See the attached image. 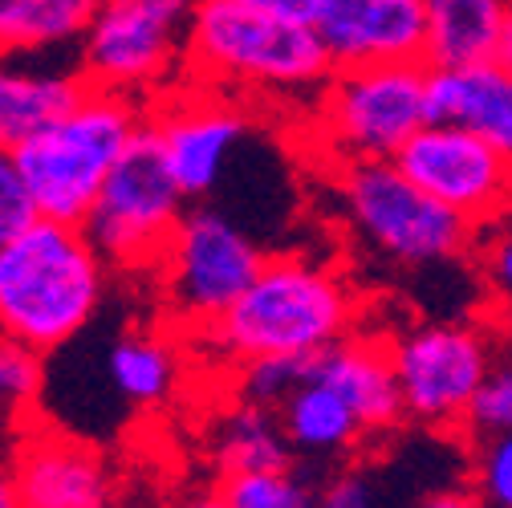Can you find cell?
Instances as JSON below:
<instances>
[{
    "mask_svg": "<svg viewBox=\"0 0 512 508\" xmlns=\"http://www.w3.org/2000/svg\"><path fill=\"white\" fill-rule=\"evenodd\" d=\"M106 297V257L82 224L41 216L0 244V338L37 354L74 342Z\"/></svg>",
    "mask_w": 512,
    "mask_h": 508,
    "instance_id": "1",
    "label": "cell"
},
{
    "mask_svg": "<svg viewBox=\"0 0 512 508\" xmlns=\"http://www.w3.org/2000/svg\"><path fill=\"white\" fill-rule=\"evenodd\" d=\"M354 313V289L334 269L289 252V257H269L240 301H232V309L200 334L232 362L269 354H322L350 338Z\"/></svg>",
    "mask_w": 512,
    "mask_h": 508,
    "instance_id": "2",
    "label": "cell"
},
{
    "mask_svg": "<svg viewBox=\"0 0 512 508\" xmlns=\"http://www.w3.org/2000/svg\"><path fill=\"white\" fill-rule=\"evenodd\" d=\"M187 61L200 74L261 94H322L334 61L313 21H289L240 0H200L187 37Z\"/></svg>",
    "mask_w": 512,
    "mask_h": 508,
    "instance_id": "3",
    "label": "cell"
},
{
    "mask_svg": "<svg viewBox=\"0 0 512 508\" xmlns=\"http://www.w3.org/2000/svg\"><path fill=\"white\" fill-rule=\"evenodd\" d=\"M139 131L143 114L135 98L86 86V94L66 114H57L13 151L41 216L86 224L114 163Z\"/></svg>",
    "mask_w": 512,
    "mask_h": 508,
    "instance_id": "4",
    "label": "cell"
},
{
    "mask_svg": "<svg viewBox=\"0 0 512 508\" xmlns=\"http://www.w3.org/2000/svg\"><path fill=\"white\" fill-rule=\"evenodd\" d=\"M338 196L358 236L399 265H439L472 248L476 224L423 187L395 159L342 163Z\"/></svg>",
    "mask_w": 512,
    "mask_h": 508,
    "instance_id": "5",
    "label": "cell"
},
{
    "mask_svg": "<svg viewBox=\"0 0 512 508\" xmlns=\"http://www.w3.org/2000/svg\"><path fill=\"white\" fill-rule=\"evenodd\" d=\"M427 78V61L334 70L317 98V139L338 163L395 159L431 122Z\"/></svg>",
    "mask_w": 512,
    "mask_h": 508,
    "instance_id": "6",
    "label": "cell"
},
{
    "mask_svg": "<svg viewBox=\"0 0 512 508\" xmlns=\"http://www.w3.org/2000/svg\"><path fill=\"white\" fill-rule=\"evenodd\" d=\"M183 216H187V192L163 159L155 126L143 122L135 143L114 163L102 196L82 228L90 232L106 265L155 269Z\"/></svg>",
    "mask_w": 512,
    "mask_h": 508,
    "instance_id": "7",
    "label": "cell"
},
{
    "mask_svg": "<svg viewBox=\"0 0 512 508\" xmlns=\"http://www.w3.org/2000/svg\"><path fill=\"white\" fill-rule=\"evenodd\" d=\"M265 252L240 224L216 208H187L159 257V281L171 313L187 326H212L240 301L252 277L265 269Z\"/></svg>",
    "mask_w": 512,
    "mask_h": 508,
    "instance_id": "8",
    "label": "cell"
},
{
    "mask_svg": "<svg viewBox=\"0 0 512 508\" xmlns=\"http://www.w3.org/2000/svg\"><path fill=\"white\" fill-rule=\"evenodd\" d=\"M200 0H118L102 5L82 37L78 70L90 86L139 98L167 82L187 53Z\"/></svg>",
    "mask_w": 512,
    "mask_h": 508,
    "instance_id": "9",
    "label": "cell"
},
{
    "mask_svg": "<svg viewBox=\"0 0 512 508\" xmlns=\"http://www.w3.org/2000/svg\"><path fill=\"white\" fill-rule=\"evenodd\" d=\"M391 362L411 419L431 427L468 423V411L492 374L488 342L468 326L431 322L391 342Z\"/></svg>",
    "mask_w": 512,
    "mask_h": 508,
    "instance_id": "10",
    "label": "cell"
},
{
    "mask_svg": "<svg viewBox=\"0 0 512 508\" xmlns=\"http://www.w3.org/2000/svg\"><path fill=\"white\" fill-rule=\"evenodd\" d=\"M427 196L468 216L476 228L500 220L512 204V159L452 122H427L395 155Z\"/></svg>",
    "mask_w": 512,
    "mask_h": 508,
    "instance_id": "11",
    "label": "cell"
},
{
    "mask_svg": "<svg viewBox=\"0 0 512 508\" xmlns=\"http://www.w3.org/2000/svg\"><path fill=\"white\" fill-rule=\"evenodd\" d=\"M313 29L334 70L427 61V0H322Z\"/></svg>",
    "mask_w": 512,
    "mask_h": 508,
    "instance_id": "12",
    "label": "cell"
},
{
    "mask_svg": "<svg viewBox=\"0 0 512 508\" xmlns=\"http://www.w3.org/2000/svg\"><path fill=\"white\" fill-rule=\"evenodd\" d=\"M9 468L25 508H110L114 500L102 452L57 427H29Z\"/></svg>",
    "mask_w": 512,
    "mask_h": 508,
    "instance_id": "13",
    "label": "cell"
},
{
    "mask_svg": "<svg viewBox=\"0 0 512 508\" xmlns=\"http://www.w3.org/2000/svg\"><path fill=\"white\" fill-rule=\"evenodd\" d=\"M163 159L179 187L191 196H208L224 175L232 147L244 139L248 118L236 102L224 98H183L151 118Z\"/></svg>",
    "mask_w": 512,
    "mask_h": 508,
    "instance_id": "14",
    "label": "cell"
},
{
    "mask_svg": "<svg viewBox=\"0 0 512 508\" xmlns=\"http://www.w3.org/2000/svg\"><path fill=\"white\" fill-rule=\"evenodd\" d=\"M427 114L431 122L464 126V131L492 143L504 159H512V74L496 61L431 70Z\"/></svg>",
    "mask_w": 512,
    "mask_h": 508,
    "instance_id": "15",
    "label": "cell"
},
{
    "mask_svg": "<svg viewBox=\"0 0 512 508\" xmlns=\"http://www.w3.org/2000/svg\"><path fill=\"white\" fill-rule=\"evenodd\" d=\"M309 378L334 387L354 407V415L362 419L366 431H391L407 415L399 378H395V362H391V346H382L374 338H342L330 350L313 354Z\"/></svg>",
    "mask_w": 512,
    "mask_h": 508,
    "instance_id": "16",
    "label": "cell"
},
{
    "mask_svg": "<svg viewBox=\"0 0 512 508\" xmlns=\"http://www.w3.org/2000/svg\"><path fill=\"white\" fill-rule=\"evenodd\" d=\"M25 57V49H0V151H17L90 86L82 70L29 66Z\"/></svg>",
    "mask_w": 512,
    "mask_h": 508,
    "instance_id": "17",
    "label": "cell"
},
{
    "mask_svg": "<svg viewBox=\"0 0 512 508\" xmlns=\"http://www.w3.org/2000/svg\"><path fill=\"white\" fill-rule=\"evenodd\" d=\"M208 452L224 480V476H240V472H285L293 464L297 448L285 435L277 407L240 399L236 407H228L216 419V427L208 435Z\"/></svg>",
    "mask_w": 512,
    "mask_h": 508,
    "instance_id": "18",
    "label": "cell"
},
{
    "mask_svg": "<svg viewBox=\"0 0 512 508\" xmlns=\"http://www.w3.org/2000/svg\"><path fill=\"white\" fill-rule=\"evenodd\" d=\"M512 0H427V66L456 70L496 57Z\"/></svg>",
    "mask_w": 512,
    "mask_h": 508,
    "instance_id": "19",
    "label": "cell"
},
{
    "mask_svg": "<svg viewBox=\"0 0 512 508\" xmlns=\"http://www.w3.org/2000/svg\"><path fill=\"white\" fill-rule=\"evenodd\" d=\"M281 423H285V435L297 452H309V456H334V452H346L366 435L362 419L354 415V407L326 383H301L281 407Z\"/></svg>",
    "mask_w": 512,
    "mask_h": 508,
    "instance_id": "20",
    "label": "cell"
},
{
    "mask_svg": "<svg viewBox=\"0 0 512 508\" xmlns=\"http://www.w3.org/2000/svg\"><path fill=\"white\" fill-rule=\"evenodd\" d=\"M102 0H0V49L45 53L82 41Z\"/></svg>",
    "mask_w": 512,
    "mask_h": 508,
    "instance_id": "21",
    "label": "cell"
},
{
    "mask_svg": "<svg viewBox=\"0 0 512 508\" xmlns=\"http://www.w3.org/2000/svg\"><path fill=\"white\" fill-rule=\"evenodd\" d=\"M106 374L114 391L135 403V407H159L171 399L175 378H179V362L175 350L151 334H126L110 346L106 354Z\"/></svg>",
    "mask_w": 512,
    "mask_h": 508,
    "instance_id": "22",
    "label": "cell"
},
{
    "mask_svg": "<svg viewBox=\"0 0 512 508\" xmlns=\"http://www.w3.org/2000/svg\"><path fill=\"white\" fill-rule=\"evenodd\" d=\"M313 374V354H269V358H248L236 370V391L248 403L281 407L301 383Z\"/></svg>",
    "mask_w": 512,
    "mask_h": 508,
    "instance_id": "23",
    "label": "cell"
},
{
    "mask_svg": "<svg viewBox=\"0 0 512 508\" xmlns=\"http://www.w3.org/2000/svg\"><path fill=\"white\" fill-rule=\"evenodd\" d=\"M220 492L232 508H322V496H317L305 480H297L289 468L285 472L224 476Z\"/></svg>",
    "mask_w": 512,
    "mask_h": 508,
    "instance_id": "24",
    "label": "cell"
},
{
    "mask_svg": "<svg viewBox=\"0 0 512 508\" xmlns=\"http://www.w3.org/2000/svg\"><path fill=\"white\" fill-rule=\"evenodd\" d=\"M41 220V208L29 192V179L13 151H0V244H9Z\"/></svg>",
    "mask_w": 512,
    "mask_h": 508,
    "instance_id": "25",
    "label": "cell"
},
{
    "mask_svg": "<svg viewBox=\"0 0 512 508\" xmlns=\"http://www.w3.org/2000/svg\"><path fill=\"white\" fill-rule=\"evenodd\" d=\"M476 488L492 508H512V427L484 435L476 456Z\"/></svg>",
    "mask_w": 512,
    "mask_h": 508,
    "instance_id": "26",
    "label": "cell"
},
{
    "mask_svg": "<svg viewBox=\"0 0 512 508\" xmlns=\"http://www.w3.org/2000/svg\"><path fill=\"white\" fill-rule=\"evenodd\" d=\"M41 391V354L0 338V407H25Z\"/></svg>",
    "mask_w": 512,
    "mask_h": 508,
    "instance_id": "27",
    "label": "cell"
},
{
    "mask_svg": "<svg viewBox=\"0 0 512 508\" xmlns=\"http://www.w3.org/2000/svg\"><path fill=\"white\" fill-rule=\"evenodd\" d=\"M468 427L476 435H496V431L512 427V362H504L488 374V383L480 387V395L468 411Z\"/></svg>",
    "mask_w": 512,
    "mask_h": 508,
    "instance_id": "28",
    "label": "cell"
},
{
    "mask_svg": "<svg viewBox=\"0 0 512 508\" xmlns=\"http://www.w3.org/2000/svg\"><path fill=\"white\" fill-rule=\"evenodd\" d=\"M484 273L500 301L512 305V224H500L484 248Z\"/></svg>",
    "mask_w": 512,
    "mask_h": 508,
    "instance_id": "29",
    "label": "cell"
},
{
    "mask_svg": "<svg viewBox=\"0 0 512 508\" xmlns=\"http://www.w3.org/2000/svg\"><path fill=\"white\" fill-rule=\"evenodd\" d=\"M317 496H322V508H374V496H370L366 480L354 476V472L334 476Z\"/></svg>",
    "mask_w": 512,
    "mask_h": 508,
    "instance_id": "30",
    "label": "cell"
},
{
    "mask_svg": "<svg viewBox=\"0 0 512 508\" xmlns=\"http://www.w3.org/2000/svg\"><path fill=\"white\" fill-rule=\"evenodd\" d=\"M240 5H252V9H265V13H277V17H289V21H313L322 0H240Z\"/></svg>",
    "mask_w": 512,
    "mask_h": 508,
    "instance_id": "31",
    "label": "cell"
},
{
    "mask_svg": "<svg viewBox=\"0 0 512 508\" xmlns=\"http://www.w3.org/2000/svg\"><path fill=\"white\" fill-rule=\"evenodd\" d=\"M0 508H25V504H21V492H17V480H13L9 460H0Z\"/></svg>",
    "mask_w": 512,
    "mask_h": 508,
    "instance_id": "32",
    "label": "cell"
},
{
    "mask_svg": "<svg viewBox=\"0 0 512 508\" xmlns=\"http://www.w3.org/2000/svg\"><path fill=\"white\" fill-rule=\"evenodd\" d=\"M492 61L512 74V5H508V17H504V29H500V41H496V57Z\"/></svg>",
    "mask_w": 512,
    "mask_h": 508,
    "instance_id": "33",
    "label": "cell"
},
{
    "mask_svg": "<svg viewBox=\"0 0 512 508\" xmlns=\"http://www.w3.org/2000/svg\"><path fill=\"white\" fill-rule=\"evenodd\" d=\"M179 508H232L228 500H224V492L216 488V492H200V496H191V500H183Z\"/></svg>",
    "mask_w": 512,
    "mask_h": 508,
    "instance_id": "34",
    "label": "cell"
},
{
    "mask_svg": "<svg viewBox=\"0 0 512 508\" xmlns=\"http://www.w3.org/2000/svg\"><path fill=\"white\" fill-rule=\"evenodd\" d=\"M427 508H480V504H472L468 496H456V492H443V496H435Z\"/></svg>",
    "mask_w": 512,
    "mask_h": 508,
    "instance_id": "35",
    "label": "cell"
},
{
    "mask_svg": "<svg viewBox=\"0 0 512 508\" xmlns=\"http://www.w3.org/2000/svg\"><path fill=\"white\" fill-rule=\"evenodd\" d=\"M102 5H118V0H102Z\"/></svg>",
    "mask_w": 512,
    "mask_h": 508,
    "instance_id": "36",
    "label": "cell"
},
{
    "mask_svg": "<svg viewBox=\"0 0 512 508\" xmlns=\"http://www.w3.org/2000/svg\"><path fill=\"white\" fill-rule=\"evenodd\" d=\"M508 362H512V358H508Z\"/></svg>",
    "mask_w": 512,
    "mask_h": 508,
    "instance_id": "37",
    "label": "cell"
}]
</instances>
